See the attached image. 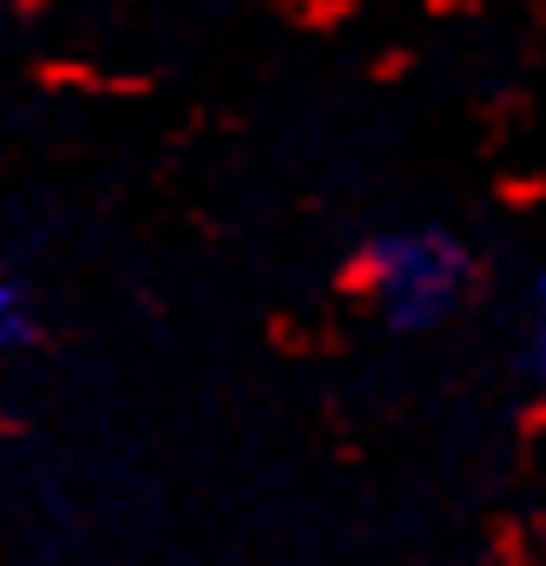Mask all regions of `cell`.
<instances>
[{"mask_svg": "<svg viewBox=\"0 0 546 566\" xmlns=\"http://www.w3.org/2000/svg\"><path fill=\"white\" fill-rule=\"evenodd\" d=\"M0 343H7L13 356L40 349V303H33V277H27L20 258H13L7 277H0Z\"/></svg>", "mask_w": 546, "mask_h": 566, "instance_id": "2", "label": "cell"}, {"mask_svg": "<svg viewBox=\"0 0 546 566\" xmlns=\"http://www.w3.org/2000/svg\"><path fill=\"white\" fill-rule=\"evenodd\" d=\"M527 363H534V376H540V389H546V271H540V283H534V336H527Z\"/></svg>", "mask_w": 546, "mask_h": 566, "instance_id": "3", "label": "cell"}, {"mask_svg": "<svg viewBox=\"0 0 546 566\" xmlns=\"http://www.w3.org/2000/svg\"><path fill=\"white\" fill-rule=\"evenodd\" d=\"M356 283L369 290V310L382 316V329L421 336L461 310V296L474 283V251L448 224H389V231L363 238Z\"/></svg>", "mask_w": 546, "mask_h": 566, "instance_id": "1", "label": "cell"}]
</instances>
